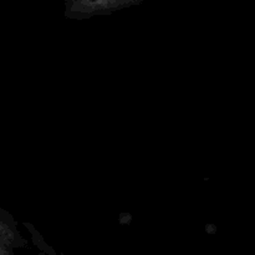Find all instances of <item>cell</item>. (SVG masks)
Segmentation results:
<instances>
[]
</instances>
